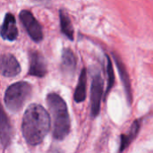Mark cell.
I'll return each mask as SVG.
<instances>
[{"label": "cell", "instance_id": "obj_13", "mask_svg": "<svg viewBox=\"0 0 153 153\" xmlns=\"http://www.w3.org/2000/svg\"><path fill=\"white\" fill-rule=\"evenodd\" d=\"M59 18H60V25H61L62 32L70 40H73L74 39V28L72 25V22L69 18V15L64 10H60Z\"/></svg>", "mask_w": 153, "mask_h": 153}, {"label": "cell", "instance_id": "obj_8", "mask_svg": "<svg viewBox=\"0 0 153 153\" xmlns=\"http://www.w3.org/2000/svg\"><path fill=\"white\" fill-rule=\"evenodd\" d=\"M1 37L9 41H13L18 36V30L16 27L15 18L12 13H7L4 17V22L0 29Z\"/></svg>", "mask_w": 153, "mask_h": 153}, {"label": "cell", "instance_id": "obj_9", "mask_svg": "<svg viewBox=\"0 0 153 153\" xmlns=\"http://www.w3.org/2000/svg\"><path fill=\"white\" fill-rule=\"evenodd\" d=\"M11 137L12 127L5 112L0 105V142L4 148L9 145L11 142Z\"/></svg>", "mask_w": 153, "mask_h": 153}, {"label": "cell", "instance_id": "obj_5", "mask_svg": "<svg viewBox=\"0 0 153 153\" xmlns=\"http://www.w3.org/2000/svg\"><path fill=\"white\" fill-rule=\"evenodd\" d=\"M103 94V81L100 74H94L91 84V116L96 117L100 109V103Z\"/></svg>", "mask_w": 153, "mask_h": 153}, {"label": "cell", "instance_id": "obj_16", "mask_svg": "<svg viewBox=\"0 0 153 153\" xmlns=\"http://www.w3.org/2000/svg\"><path fill=\"white\" fill-rule=\"evenodd\" d=\"M34 1H38V2H43V1H46V0H34Z\"/></svg>", "mask_w": 153, "mask_h": 153}, {"label": "cell", "instance_id": "obj_12", "mask_svg": "<svg viewBox=\"0 0 153 153\" xmlns=\"http://www.w3.org/2000/svg\"><path fill=\"white\" fill-rule=\"evenodd\" d=\"M86 82H87V73H86V69L83 68L80 74L78 84L74 95V99L76 102H82L86 98Z\"/></svg>", "mask_w": 153, "mask_h": 153}, {"label": "cell", "instance_id": "obj_2", "mask_svg": "<svg viewBox=\"0 0 153 153\" xmlns=\"http://www.w3.org/2000/svg\"><path fill=\"white\" fill-rule=\"evenodd\" d=\"M47 102L52 117L53 136L56 140H64L70 132V117L66 104L56 93L48 94Z\"/></svg>", "mask_w": 153, "mask_h": 153}, {"label": "cell", "instance_id": "obj_7", "mask_svg": "<svg viewBox=\"0 0 153 153\" xmlns=\"http://www.w3.org/2000/svg\"><path fill=\"white\" fill-rule=\"evenodd\" d=\"M29 74L36 77H44L47 74V63L44 56L38 51H32L29 55Z\"/></svg>", "mask_w": 153, "mask_h": 153}, {"label": "cell", "instance_id": "obj_6", "mask_svg": "<svg viewBox=\"0 0 153 153\" xmlns=\"http://www.w3.org/2000/svg\"><path fill=\"white\" fill-rule=\"evenodd\" d=\"M21 73V66L11 54L0 55V74L5 77H14Z\"/></svg>", "mask_w": 153, "mask_h": 153}, {"label": "cell", "instance_id": "obj_15", "mask_svg": "<svg viewBox=\"0 0 153 153\" xmlns=\"http://www.w3.org/2000/svg\"><path fill=\"white\" fill-rule=\"evenodd\" d=\"M107 73H108V87H107V91L105 93V97L108 96V94L110 91L111 88L113 87V84L115 82L113 66H112V63H111V60L108 57V56H107Z\"/></svg>", "mask_w": 153, "mask_h": 153}, {"label": "cell", "instance_id": "obj_1", "mask_svg": "<svg viewBox=\"0 0 153 153\" xmlns=\"http://www.w3.org/2000/svg\"><path fill=\"white\" fill-rule=\"evenodd\" d=\"M50 117L40 105L31 104L26 109L22 124V135L30 145L39 144L50 129Z\"/></svg>", "mask_w": 153, "mask_h": 153}, {"label": "cell", "instance_id": "obj_10", "mask_svg": "<svg viewBox=\"0 0 153 153\" xmlns=\"http://www.w3.org/2000/svg\"><path fill=\"white\" fill-rule=\"evenodd\" d=\"M113 56L115 58L116 64L117 65L119 74H120V77L122 79L125 90H126V97H127V100L129 102V104L132 102V91H131V83H130V80L128 77V74L126 72V66L123 64V62L121 61V59L118 57V56H117L116 54H113Z\"/></svg>", "mask_w": 153, "mask_h": 153}, {"label": "cell", "instance_id": "obj_4", "mask_svg": "<svg viewBox=\"0 0 153 153\" xmlns=\"http://www.w3.org/2000/svg\"><path fill=\"white\" fill-rule=\"evenodd\" d=\"M20 20L32 40L35 42H39L42 40L43 32L41 26L30 11L22 10L20 13Z\"/></svg>", "mask_w": 153, "mask_h": 153}, {"label": "cell", "instance_id": "obj_3", "mask_svg": "<svg viewBox=\"0 0 153 153\" xmlns=\"http://www.w3.org/2000/svg\"><path fill=\"white\" fill-rule=\"evenodd\" d=\"M31 92V86L26 82H19L12 84L5 91L4 103L12 112H19L29 100Z\"/></svg>", "mask_w": 153, "mask_h": 153}, {"label": "cell", "instance_id": "obj_14", "mask_svg": "<svg viewBox=\"0 0 153 153\" xmlns=\"http://www.w3.org/2000/svg\"><path fill=\"white\" fill-rule=\"evenodd\" d=\"M140 130V122L138 120L134 121L129 130V133L127 134H123L121 136V146H120V152H123L125 149H126L129 144L134 141V139L136 137L138 132Z\"/></svg>", "mask_w": 153, "mask_h": 153}, {"label": "cell", "instance_id": "obj_11", "mask_svg": "<svg viewBox=\"0 0 153 153\" xmlns=\"http://www.w3.org/2000/svg\"><path fill=\"white\" fill-rule=\"evenodd\" d=\"M62 69L65 73L72 74L75 71L76 60L73 51L69 48H65L62 54Z\"/></svg>", "mask_w": 153, "mask_h": 153}]
</instances>
